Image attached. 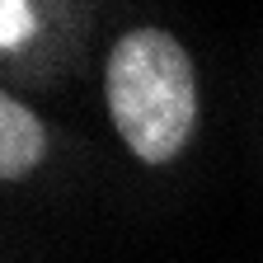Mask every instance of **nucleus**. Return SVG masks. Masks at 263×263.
Instances as JSON below:
<instances>
[{
    "mask_svg": "<svg viewBox=\"0 0 263 263\" xmlns=\"http://www.w3.org/2000/svg\"><path fill=\"white\" fill-rule=\"evenodd\" d=\"M43 146H47V137H43V122L33 118L19 99H0V174L5 179H19V174H28L33 164L43 160Z\"/></svg>",
    "mask_w": 263,
    "mask_h": 263,
    "instance_id": "f03ea898",
    "label": "nucleus"
},
{
    "mask_svg": "<svg viewBox=\"0 0 263 263\" xmlns=\"http://www.w3.org/2000/svg\"><path fill=\"white\" fill-rule=\"evenodd\" d=\"M33 28H38V19H33L28 5H19V0H5V5H0V47L5 52H14Z\"/></svg>",
    "mask_w": 263,
    "mask_h": 263,
    "instance_id": "7ed1b4c3",
    "label": "nucleus"
},
{
    "mask_svg": "<svg viewBox=\"0 0 263 263\" xmlns=\"http://www.w3.org/2000/svg\"><path fill=\"white\" fill-rule=\"evenodd\" d=\"M108 113L132 155L146 164L174 160L197 122V85L188 52L160 28H132L108 52Z\"/></svg>",
    "mask_w": 263,
    "mask_h": 263,
    "instance_id": "f257e3e1",
    "label": "nucleus"
}]
</instances>
